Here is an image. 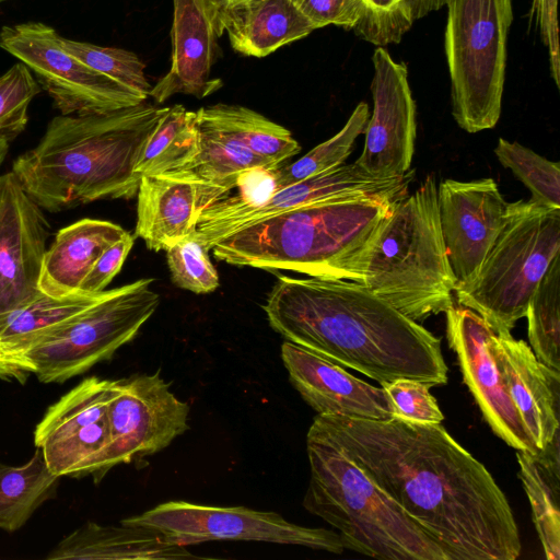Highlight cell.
Returning <instances> with one entry per match:
<instances>
[{
    "mask_svg": "<svg viewBox=\"0 0 560 560\" xmlns=\"http://www.w3.org/2000/svg\"><path fill=\"white\" fill-rule=\"evenodd\" d=\"M444 549L448 560H516L510 503L441 423L317 415L312 424Z\"/></svg>",
    "mask_w": 560,
    "mask_h": 560,
    "instance_id": "1",
    "label": "cell"
},
{
    "mask_svg": "<svg viewBox=\"0 0 560 560\" xmlns=\"http://www.w3.org/2000/svg\"><path fill=\"white\" fill-rule=\"evenodd\" d=\"M262 308L287 341L381 385L447 383L440 338L360 283L279 276Z\"/></svg>",
    "mask_w": 560,
    "mask_h": 560,
    "instance_id": "2",
    "label": "cell"
},
{
    "mask_svg": "<svg viewBox=\"0 0 560 560\" xmlns=\"http://www.w3.org/2000/svg\"><path fill=\"white\" fill-rule=\"evenodd\" d=\"M166 107L145 102L92 115H58L12 172L43 209L57 213L104 199H130L135 165Z\"/></svg>",
    "mask_w": 560,
    "mask_h": 560,
    "instance_id": "3",
    "label": "cell"
},
{
    "mask_svg": "<svg viewBox=\"0 0 560 560\" xmlns=\"http://www.w3.org/2000/svg\"><path fill=\"white\" fill-rule=\"evenodd\" d=\"M400 198L372 196L300 207L242 226L210 250L233 266L361 283L376 232Z\"/></svg>",
    "mask_w": 560,
    "mask_h": 560,
    "instance_id": "4",
    "label": "cell"
},
{
    "mask_svg": "<svg viewBox=\"0 0 560 560\" xmlns=\"http://www.w3.org/2000/svg\"><path fill=\"white\" fill-rule=\"evenodd\" d=\"M306 452L303 506L337 529L345 549L383 560H448L431 535L312 425Z\"/></svg>",
    "mask_w": 560,
    "mask_h": 560,
    "instance_id": "5",
    "label": "cell"
},
{
    "mask_svg": "<svg viewBox=\"0 0 560 560\" xmlns=\"http://www.w3.org/2000/svg\"><path fill=\"white\" fill-rule=\"evenodd\" d=\"M360 284L418 323L454 305L457 282L442 236L433 175L394 202L370 246Z\"/></svg>",
    "mask_w": 560,
    "mask_h": 560,
    "instance_id": "6",
    "label": "cell"
},
{
    "mask_svg": "<svg viewBox=\"0 0 560 560\" xmlns=\"http://www.w3.org/2000/svg\"><path fill=\"white\" fill-rule=\"evenodd\" d=\"M560 254V208L508 202L503 226L476 275L455 290L459 305L494 330L511 331Z\"/></svg>",
    "mask_w": 560,
    "mask_h": 560,
    "instance_id": "7",
    "label": "cell"
},
{
    "mask_svg": "<svg viewBox=\"0 0 560 560\" xmlns=\"http://www.w3.org/2000/svg\"><path fill=\"white\" fill-rule=\"evenodd\" d=\"M445 5L453 117L470 133L491 129L501 115L512 0H447Z\"/></svg>",
    "mask_w": 560,
    "mask_h": 560,
    "instance_id": "8",
    "label": "cell"
},
{
    "mask_svg": "<svg viewBox=\"0 0 560 560\" xmlns=\"http://www.w3.org/2000/svg\"><path fill=\"white\" fill-rule=\"evenodd\" d=\"M153 279L104 291L92 305L52 328L27 352L26 365L42 383H63L109 360L155 313Z\"/></svg>",
    "mask_w": 560,
    "mask_h": 560,
    "instance_id": "9",
    "label": "cell"
},
{
    "mask_svg": "<svg viewBox=\"0 0 560 560\" xmlns=\"http://www.w3.org/2000/svg\"><path fill=\"white\" fill-rule=\"evenodd\" d=\"M60 39L52 26L35 21L0 30V48L35 73L60 115L103 114L145 102L148 96L73 57Z\"/></svg>",
    "mask_w": 560,
    "mask_h": 560,
    "instance_id": "10",
    "label": "cell"
},
{
    "mask_svg": "<svg viewBox=\"0 0 560 560\" xmlns=\"http://www.w3.org/2000/svg\"><path fill=\"white\" fill-rule=\"evenodd\" d=\"M120 522L155 529L184 547L212 540H244L295 545L331 553L345 550L337 532L301 526L278 513L245 506L168 501Z\"/></svg>",
    "mask_w": 560,
    "mask_h": 560,
    "instance_id": "11",
    "label": "cell"
},
{
    "mask_svg": "<svg viewBox=\"0 0 560 560\" xmlns=\"http://www.w3.org/2000/svg\"><path fill=\"white\" fill-rule=\"evenodd\" d=\"M110 380L90 376L50 405L34 430L50 471L58 477L93 476L110 469L107 402Z\"/></svg>",
    "mask_w": 560,
    "mask_h": 560,
    "instance_id": "12",
    "label": "cell"
},
{
    "mask_svg": "<svg viewBox=\"0 0 560 560\" xmlns=\"http://www.w3.org/2000/svg\"><path fill=\"white\" fill-rule=\"evenodd\" d=\"M188 417L189 405L171 392L159 372L110 380L109 468L164 450L189 429Z\"/></svg>",
    "mask_w": 560,
    "mask_h": 560,
    "instance_id": "13",
    "label": "cell"
},
{
    "mask_svg": "<svg viewBox=\"0 0 560 560\" xmlns=\"http://www.w3.org/2000/svg\"><path fill=\"white\" fill-rule=\"evenodd\" d=\"M415 178L409 170L396 177L380 178L363 171L354 162L277 189L267 200L245 206L205 208L194 232L209 252L226 234L265 218L300 207L372 196L404 197Z\"/></svg>",
    "mask_w": 560,
    "mask_h": 560,
    "instance_id": "14",
    "label": "cell"
},
{
    "mask_svg": "<svg viewBox=\"0 0 560 560\" xmlns=\"http://www.w3.org/2000/svg\"><path fill=\"white\" fill-rule=\"evenodd\" d=\"M373 112L364 129V145L355 160L363 171L389 178L410 170L416 140V104L405 62L378 46L372 57Z\"/></svg>",
    "mask_w": 560,
    "mask_h": 560,
    "instance_id": "15",
    "label": "cell"
},
{
    "mask_svg": "<svg viewBox=\"0 0 560 560\" xmlns=\"http://www.w3.org/2000/svg\"><path fill=\"white\" fill-rule=\"evenodd\" d=\"M445 314L448 346L457 355L463 381L483 419L509 446L537 454L540 450L511 400L490 352L489 341L494 330L468 307L453 305Z\"/></svg>",
    "mask_w": 560,
    "mask_h": 560,
    "instance_id": "16",
    "label": "cell"
},
{
    "mask_svg": "<svg viewBox=\"0 0 560 560\" xmlns=\"http://www.w3.org/2000/svg\"><path fill=\"white\" fill-rule=\"evenodd\" d=\"M50 224L12 171L0 176V319L34 300Z\"/></svg>",
    "mask_w": 560,
    "mask_h": 560,
    "instance_id": "17",
    "label": "cell"
},
{
    "mask_svg": "<svg viewBox=\"0 0 560 560\" xmlns=\"http://www.w3.org/2000/svg\"><path fill=\"white\" fill-rule=\"evenodd\" d=\"M442 236L457 287L478 271L505 219L508 202L492 178L444 179L438 187Z\"/></svg>",
    "mask_w": 560,
    "mask_h": 560,
    "instance_id": "18",
    "label": "cell"
},
{
    "mask_svg": "<svg viewBox=\"0 0 560 560\" xmlns=\"http://www.w3.org/2000/svg\"><path fill=\"white\" fill-rule=\"evenodd\" d=\"M289 381L317 415L385 420L394 417L384 388L350 374L331 360L290 341L281 345Z\"/></svg>",
    "mask_w": 560,
    "mask_h": 560,
    "instance_id": "19",
    "label": "cell"
},
{
    "mask_svg": "<svg viewBox=\"0 0 560 560\" xmlns=\"http://www.w3.org/2000/svg\"><path fill=\"white\" fill-rule=\"evenodd\" d=\"M172 62L149 96L163 103L175 94L203 98L222 86L211 79L217 40L222 35L221 9L214 0H173Z\"/></svg>",
    "mask_w": 560,
    "mask_h": 560,
    "instance_id": "20",
    "label": "cell"
},
{
    "mask_svg": "<svg viewBox=\"0 0 560 560\" xmlns=\"http://www.w3.org/2000/svg\"><path fill=\"white\" fill-rule=\"evenodd\" d=\"M489 347L511 400L534 443L542 450L560 433V372L540 362L511 331L494 332Z\"/></svg>",
    "mask_w": 560,
    "mask_h": 560,
    "instance_id": "21",
    "label": "cell"
},
{
    "mask_svg": "<svg viewBox=\"0 0 560 560\" xmlns=\"http://www.w3.org/2000/svg\"><path fill=\"white\" fill-rule=\"evenodd\" d=\"M199 214L196 185L171 173L142 176L137 191L135 236L154 252L194 234Z\"/></svg>",
    "mask_w": 560,
    "mask_h": 560,
    "instance_id": "22",
    "label": "cell"
},
{
    "mask_svg": "<svg viewBox=\"0 0 560 560\" xmlns=\"http://www.w3.org/2000/svg\"><path fill=\"white\" fill-rule=\"evenodd\" d=\"M199 558L164 534L143 526L88 522L66 535L48 560H180Z\"/></svg>",
    "mask_w": 560,
    "mask_h": 560,
    "instance_id": "23",
    "label": "cell"
},
{
    "mask_svg": "<svg viewBox=\"0 0 560 560\" xmlns=\"http://www.w3.org/2000/svg\"><path fill=\"white\" fill-rule=\"evenodd\" d=\"M126 233L116 223L88 218L59 230L43 257L39 291L54 298L79 293L97 258Z\"/></svg>",
    "mask_w": 560,
    "mask_h": 560,
    "instance_id": "24",
    "label": "cell"
},
{
    "mask_svg": "<svg viewBox=\"0 0 560 560\" xmlns=\"http://www.w3.org/2000/svg\"><path fill=\"white\" fill-rule=\"evenodd\" d=\"M103 292H79L66 298L40 292L0 319V378L24 384L32 375L26 365L27 352L52 328L92 305Z\"/></svg>",
    "mask_w": 560,
    "mask_h": 560,
    "instance_id": "25",
    "label": "cell"
},
{
    "mask_svg": "<svg viewBox=\"0 0 560 560\" xmlns=\"http://www.w3.org/2000/svg\"><path fill=\"white\" fill-rule=\"evenodd\" d=\"M221 25L234 50L258 58L315 30L294 0H249L222 8Z\"/></svg>",
    "mask_w": 560,
    "mask_h": 560,
    "instance_id": "26",
    "label": "cell"
},
{
    "mask_svg": "<svg viewBox=\"0 0 560 560\" xmlns=\"http://www.w3.org/2000/svg\"><path fill=\"white\" fill-rule=\"evenodd\" d=\"M197 113V112H196ZM200 149L196 156L171 174L191 180L197 187L199 212L224 198L247 170L269 164L244 144L198 116ZM166 174V173H165Z\"/></svg>",
    "mask_w": 560,
    "mask_h": 560,
    "instance_id": "27",
    "label": "cell"
},
{
    "mask_svg": "<svg viewBox=\"0 0 560 560\" xmlns=\"http://www.w3.org/2000/svg\"><path fill=\"white\" fill-rule=\"evenodd\" d=\"M560 433L537 454L516 451L518 477L532 508L533 522L549 560L560 559Z\"/></svg>",
    "mask_w": 560,
    "mask_h": 560,
    "instance_id": "28",
    "label": "cell"
},
{
    "mask_svg": "<svg viewBox=\"0 0 560 560\" xmlns=\"http://www.w3.org/2000/svg\"><path fill=\"white\" fill-rule=\"evenodd\" d=\"M196 112L266 161L272 170L301 151V145L287 128L250 108L217 104Z\"/></svg>",
    "mask_w": 560,
    "mask_h": 560,
    "instance_id": "29",
    "label": "cell"
},
{
    "mask_svg": "<svg viewBox=\"0 0 560 560\" xmlns=\"http://www.w3.org/2000/svg\"><path fill=\"white\" fill-rule=\"evenodd\" d=\"M60 477L48 468L40 448L22 465L0 463V528L14 533L56 495Z\"/></svg>",
    "mask_w": 560,
    "mask_h": 560,
    "instance_id": "30",
    "label": "cell"
},
{
    "mask_svg": "<svg viewBox=\"0 0 560 560\" xmlns=\"http://www.w3.org/2000/svg\"><path fill=\"white\" fill-rule=\"evenodd\" d=\"M199 149L197 113L183 105L166 107L140 152L135 174L141 178L174 172L192 160Z\"/></svg>",
    "mask_w": 560,
    "mask_h": 560,
    "instance_id": "31",
    "label": "cell"
},
{
    "mask_svg": "<svg viewBox=\"0 0 560 560\" xmlns=\"http://www.w3.org/2000/svg\"><path fill=\"white\" fill-rule=\"evenodd\" d=\"M525 316L534 354L560 372V254L553 258L532 294Z\"/></svg>",
    "mask_w": 560,
    "mask_h": 560,
    "instance_id": "32",
    "label": "cell"
},
{
    "mask_svg": "<svg viewBox=\"0 0 560 560\" xmlns=\"http://www.w3.org/2000/svg\"><path fill=\"white\" fill-rule=\"evenodd\" d=\"M369 105L359 103L345 126L331 138L317 144L298 161L275 171L277 189L326 173L345 164L355 139L364 132Z\"/></svg>",
    "mask_w": 560,
    "mask_h": 560,
    "instance_id": "33",
    "label": "cell"
},
{
    "mask_svg": "<svg viewBox=\"0 0 560 560\" xmlns=\"http://www.w3.org/2000/svg\"><path fill=\"white\" fill-rule=\"evenodd\" d=\"M446 1L361 0L362 15L353 31L377 47L398 44L417 20L440 10Z\"/></svg>",
    "mask_w": 560,
    "mask_h": 560,
    "instance_id": "34",
    "label": "cell"
},
{
    "mask_svg": "<svg viewBox=\"0 0 560 560\" xmlns=\"http://www.w3.org/2000/svg\"><path fill=\"white\" fill-rule=\"evenodd\" d=\"M500 164L511 170L532 194L529 199L539 206L560 208V164L533 150L500 138L494 149Z\"/></svg>",
    "mask_w": 560,
    "mask_h": 560,
    "instance_id": "35",
    "label": "cell"
},
{
    "mask_svg": "<svg viewBox=\"0 0 560 560\" xmlns=\"http://www.w3.org/2000/svg\"><path fill=\"white\" fill-rule=\"evenodd\" d=\"M60 43L69 54L90 68L149 96L152 86L145 77V65L132 51L69 39L62 36Z\"/></svg>",
    "mask_w": 560,
    "mask_h": 560,
    "instance_id": "36",
    "label": "cell"
},
{
    "mask_svg": "<svg viewBox=\"0 0 560 560\" xmlns=\"http://www.w3.org/2000/svg\"><path fill=\"white\" fill-rule=\"evenodd\" d=\"M42 88L23 62L0 75V137L9 141L22 133L28 122V107Z\"/></svg>",
    "mask_w": 560,
    "mask_h": 560,
    "instance_id": "37",
    "label": "cell"
},
{
    "mask_svg": "<svg viewBox=\"0 0 560 560\" xmlns=\"http://www.w3.org/2000/svg\"><path fill=\"white\" fill-rule=\"evenodd\" d=\"M167 266L174 284L196 294L218 289L219 275L208 250L194 234L171 245L166 250Z\"/></svg>",
    "mask_w": 560,
    "mask_h": 560,
    "instance_id": "38",
    "label": "cell"
},
{
    "mask_svg": "<svg viewBox=\"0 0 560 560\" xmlns=\"http://www.w3.org/2000/svg\"><path fill=\"white\" fill-rule=\"evenodd\" d=\"M388 395L394 416L419 423H441L444 416L436 399L430 393V385L417 380L398 378L382 384Z\"/></svg>",
    "mask_w": 560,
    "mask_h": 560,
    "instance_id": "39",
    "label": "cell"
},
{
    "mask_svg": "<svg viewBox=\"0 0 560 560\" xmlns=\"http://www.w3.org/2000/svg\"><path fill=\"white\" fill-rule=\"evenodd\" d=\"M298 4L315 30L330 24L353 30L362 15L361 0H300Z\"/></svg>",
    "mask_w": 560,
    "mask_h": 560,
    "instance_id": "40",
    "label": "cell"
},
{
    "mask_svg": "<svg viewBox=\"0 0 560 560\" xmlns=\"http://www.w3.org/2000/svg\"><path fill=\"white\" fill-rule=\"evenodd\" d=\"M133 242L135 236L127 232L121 238L107 247L83 279L79 292L97 294L105 291V288L120 271Z\"/></svg>",
    "mask_w": 560,
    "mask_h": 560,
    "instance_id": "41",
    "label": "cell"
},
{
    "mask_svg": "<svg viewBox=\"0 0 560 560\" xmlns=\"http://www.w3.org/2000/svg\"><path fill=\"white\" fill-rule=\"evenodd\" d=\"M558 0H533L529 20L538 28L542 44L548 48L550 72L560 86V45L558 27Z\"/></svg>",
    "mask_w": 560,
    "mask_h": 560,
    "instance_id": "42",
    "label": "cell"
},
{
    "mask_svg": "<svg viewBox=\"0 0 560 560\" xmlns=\"http://www.w3.org/2000/svg\"><path fill=\"white\" fill-rule=\"evenodd\" d=\"M10 141L0 137V166L7 158V154L10 149Z\"/></svg>",
    "mask_w": 560,
    "mask_h": 560,
    "instance_id": "43",
    "label": "cell"
},
{
    "mask_svg": "<svg viewBox=\"0 0 560 560\" xmlns=\"http://www.w3.org/2000/svg\"><path fill=\"white\" fill-rule=\"evenodd\" d=\"M217 1L222 8H230L237 4H241L243 2L249 1V0H214Z\"/></svg>",
    "mask_w": 560,
    "mask_h": 560,
    "instance_id": "44",
    "label": "cell"
},
{
    "mask_svg": "<svg viewBox=\"0 0 560 560\" xmlns=\"http://www.w3.org/2000/svg\"><path fill=\"white\" fill-rule=\"evenodd\" d=\"M7 1H10V0H0V4L4 3Z\"/></svg>",
    "mask_w": 560,
    "mask_h": 560,
    "instance_id": "45",
    "label": "cell"
},
{
    "mask_svg": "<svg viewBox=\"0 0 560 560\" xmlns=\"http://www.w3.org/2000/svg\"><path fill=\"white\" fill-rule=\"evenodd\" d=\"M296 3H299L300 0H294Z\"/></svg>",
    "mask_w": 560,
    "mask_h": 560,
    "instance_id": "46",
    "label": "cell"
}]
</instances>
